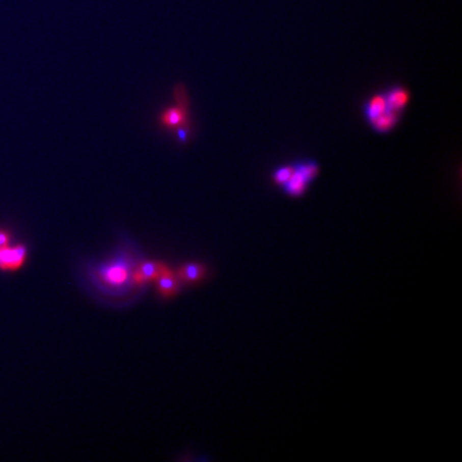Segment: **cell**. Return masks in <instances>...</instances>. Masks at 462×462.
<instances>
[{
    "label": "cell",
    "instance_id": "1",
    "mask_svg": "<svg viewBox=\"0 0 462 462\" xmlns=\"http://www.w3.org/2000/svg\"><path fill=\"white\" fill-rule=\"evenodd\" d=\"M176 101L177 103L173 106H169L168 108L164 110L159 115V124L165 130L175 131L181 136L183 128L188 125V108H187V100L183 87H178L176 92Z\"/></svg>",
    "mask_w": 462,
    "mask_h": 462
},
{
    "label": "cell",
    "instance_id": "2",
    "mask_svg": "<svg viewBox=\"0 0 462 462\" xmlns=\"http://www.w3.org/2000/svg\"><path fill=\"white\" fill-rule=\"evenodd\" d=\"M28 250L24 244L0 246V271L16 272L27 261Z\"/></svg>",
    "mask_w": 462,
    "mask_h": 462
},
{
    "label": "cell",
    "instance_id": "3",
    "mask_svg": "<svg viewBox=\"0 0 462 462\" xmlns=\"http://www.w3.org/2000/svg\"><path fill=\"white\" fill-rule=\"evenodd\" d=\"M100 277L102 281L111 286H121L128 281L131 275L130 266L124 260H117L103 266L100 270Z\"/></svg>",
    "mask_w": 462,
    "mask_h": 462
},
{
    "label": "cell",
    "instance_id": "4",
    "mask_svg": "<svg viewBox=\"0 0 462 462\" xmlns=\"http://www.w3.org/2000/svg\"><path fill=\"white\" fill-rule=\"evenodd\" d=\"M167 267L168 266L163 262L144 261L139 264L137 270L132 274V276L136 284L142 285L147 282L155 281V279L160 274H162Z\"/></svg>",
    "mask_w": 462,
    "mask_h": 462
},
{
    "label": "cell",
    "instance_id": "5",
    "mask_svg": "<svg viewBox=\"0 0 462 462\" xmlns=\"http://www.w3.org/2000/svg\"><path fill=\"white\" fill-rule=\"evenodd\" d=\"M155 282L158 292L164 297L174 296L179 291L180 281L176 276V273L171 271L169 267H167L166 270L155 279Z\"/></svg>",
    "mask_w": 462,
    "mask_h": 462
},
{
    "label": "cell",
    "instance_id": "6",
    "mask_svg": "<svg viewBox=\"0 0 462 462\" xmlns=\"http://www.w3.org/2000/svg\"><path fill=\"white\" fill-rule=\"evenodd\" d=\"M206 273L207 270L203 264L189 262L179 267L176 272V276L182 283L192 284L200 282L201 279L206 276Z\"/></svg>",
    "mask_w": 462,
    "mask_h": 462
},
{
    "label": "cell",
    "instance_id": "7",
    "mask_svg": "<svg viewBox=\"0 0 462 462\" xmlns=\"http://www.w3.org/2000/svg\"><path fill=\"white\" fill-rule=\"evenodd\" d=\"M384 94L386 104H388V108L399 114L403 111L404 106L407 103V100H409L407 92L402 87H400V86H395V87L391 88Z\"/></svg>",
    "mask_w": 462,
    "mask_h": 462
},
{
    "label": "cell",
    "instance_id": "8",
    "mask_svg": "<svg viewBox=\"0 0 462 462\" xmlns=\"http://www.w3.org/2000/svg\"><path fill=\"white\" fill-rule=\"evenodd\" d=\"M399 113L393 112L388 108L369 123L371 124L374 131H377L378 133H386L394 128L397 122L399 121Z\"/></svg>",
    "mask_w": 462,
    "mask_h": 462
},
{
    "label": "cell",
    "instance_id": "9",
    "mask_svg": "<svg viewBox=\"0 0 462 462\" xmlns=\"http://www.w3.org/2000/svg\"><path fill=\"white\" fill-rule=\"evenodd\" d=\"M386 110H388V104H386L385 94L378 93L371 96V98L367 101V103L365 104L364 113L365 116H366V119L369 122H371Z\"/></svg>",
    "mask_w": 462,
    "mask_h": 462
},
{
    "label": "cell",
    "instance_id": "10",
    "mask_svg": "<svg viewBox=\"0 0 462 462\" xmlns=\"http://www.w3.org/2000/svg\"><path fill=\"white\" fill-rule=\"evenodd\" d=\"M308 184H309V182L303 177V175H301L298 171L295 170L293 167V173H292L291 177L288 179V181L283 185V187L287 194L291 195L293 197H297V196L304 194V192L306 191Z\"/></svg>",
    "mask_w": 462,
    "mask_h": 462
},
{
    "label": "cell",
    "instance_id": "11",
    "mask_svg": "<svg viewBox=\"0 0 462 462\" xmlns=\"http://www.w3.org/2000/svg\"><path fill=\"white\" fill-rule=\"evenodd\" d=\"M294 169L297 170L301 175L308 181H313L318 174V164L314 160H302L293 165Z\"/></svg>",
    "mask_w": 462,
    "mask_h": 462
},
{
    "label": "cell",
    "instance_id": "12",
    "mask_svg": "<svg viewBox=\"0 0 462 462\" xmlns=\"http://www.w3.org/2000/svg\"><path fill=\"white\" fill-rule=\"evenodd\" d=\"M292 173H293V166H282L274 171L273 178L276 183L284 185L288 181V179L291 177Z\"/></svg>",
    "mask_w": 462,
    "mask_h": 462
},
{
    "label": "cell",
    "instance_id": "13",
    "mask_svg": "<svg viewBox=\"0 0 462 462\" xmlns=\"http://www.w3.org/2000/svg\"><path fill=\"white\" fill-rule=\"evenodd\" d=\"M10 243V233L5 231V230H0V246H4Z\"/></svg>",
    "mask_w": 462,
    "mask_h": 462
}]
</instances>
